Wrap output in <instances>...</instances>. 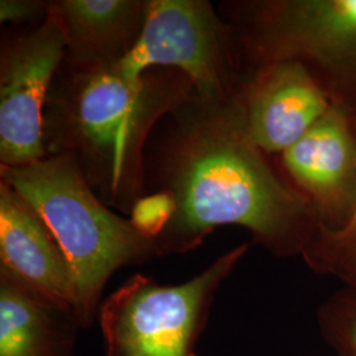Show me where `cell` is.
<instances>
[{"mask_svg":"<svg viewBox=\"0 0 356 356\" xmlns=\"http://www.w3.org/2000/svg\"><path fill=\"white\" fill-rule=\"evenodd\" d=\"M169 116L154 182L172 210L153 239L157 257L191 252L222 226L250 231L276 257H302L322 223L251 139L239 94L225 102L194 94Z\"/></svg>","mask_w":356,"mask_h":356,"instance_id":"1","label":"cell"},{"mask_svg":"<svg viewBox=\"0 0 356 356\" xmlns=\"http://www.w3.org/2000/svg\"><path fill=\"white\" fill-rule=\"evenodd\" d=\"M195 94L189 76L153 67L141 76L118 63L64 64L44 110L48 156H74L92 191L132 214L145 197L144 147L153 127Z\"/></svg>","mask_w":356,"mask_h":356,"instance_id":"2","label":"cell"},{"mask_svg":"<svg viewBox=\"0 0 356 356\" xmlns=\"http://www.w3.org/2000/svg\"><path fill=\"white\" fill-rule=\"evenodd\" d=\"M0 177L38 211L66 254L81 330L98 319L103 291L120 268L157 257L152 238L103 204L74 156L61 153L29 165H0Z\"/></svg>","mask_w":356,"mask_h":356,"instance_id":"3","label":"cell"},{"mask_svg":"<svg viewBox=\"0 0 356 356\" xmlns=\"http://www.w3.org/2000/svg\"><path fill=\"white\" fill-rule=\"evenodd\" d=\"M227 10L248 72L298 63L356 115V0H245Z\"/></svg>","mask_w":356,"mask_h":356,"instance_id":"4","label":"cell"},{"mask_svg":"<svg viewBox=\"0 0 356 356\" xmlns=\"http://www.w3.org/2000/svg\"><path fill=\"white\" fill-rule=\"evenodd\" d=\"M242 243L191 280L161 285L135 273L107 296L98 312L104 356H198L216 293L248 252Z\"/></svg>","mask_w":356,"mask_h":356,"instance_id":"5","label":"cell"},{"mask_svg":"<svg viewBox=\"0 0 356 356\" xmlns=\"http://www.w3.org/2000/svg\"><path fill=\"white\" fill-rule=\"evenodd\" d=\"M118 64L134 76L153 67L179 70L213 102L235 98L247 76L234 28L206 0H149L138 44Z\"/></svg>","mask_w":356,"mask_h":356,"instance_id":"6","label":"cell"},{"mask_svg":"<svg viewBox=\"0 0 356 356\" xmlns=\"http://www.w3.org/2000/svg\"><path fill=\"white\" fill-rule=\"evenodd\" d=\"M66 48L64 26L51 7L42 23L1 45L0 165H29L48 156L44 110Z\"/></svg>","mask_w":356,"mask_h":356,"instance_id":"7","label":"cell"},{"mask_svg":"<svg viewBox=\"0 0 356 356\" xmlns=\"http://www.w3.org/2000/svg\"><path fill=\"white\" fill-rule=\"evenodd\" d=\"M279 157L282 175L313 206L322 227L346 229L356 211L354 115L332 106Z\"/></svg>","mask_w":356,"mask_h":356,"instance_id":"8","label":"cell"},{"mask_svg":"<svg viewBox=\"0 0 356 356\" xmlns=\"http://www.w3.org/2000/svg\"><path fill=\"white\" fill-rule=\"evenodd\" d=\"M239 98L248 134L268 156L291 148L334 106L313 74L294 61L247 72Z\"/></svg>","mask_w":356,"mask_h":356,"instance_id":"9","label":"cell"},{"mask_svg":"<svg viewBox=\"0 0 356 356\" xmlns=\"http://www.w3.org/2000/svg\"><path fill=\"white\" fill-rule=\"evenodd\" d=\"M0 273L74 317V279L66 254L38 211L4 181L0 182Z\"/></svg>","mask_w":356,"mask_h":356,"instance_id":"10","label":"cell"},{"mask_svg":"<svg viewBox=\"0 0 356 356\" xmlns=\"http://www.w3.org/2000/svg\"><path fill=\"white\" fill-rule=\"evenodd\" d=\"M66 36L64 64H114L135 48L147 22L149 0H54Z\"/></svg>","mask_w":356,"mask_h":356,"instance_id":"11","label":"cell"},{"mask_svg":"<svg viewBox=\"0 0 356 356\" xmlns=\"http://www.w3.org/2000/svg\"><path fill=\"white\" fill-rule=\"evenodd\" d=\"M81 327L0 273V356H74Z\"/></svg>","mask_w":356,"mask_h":356,"instance_id":"12","label":"cell"},{"mask_svg":"<svg viewBox=\"0 0 356 356\" xmlns=\"http://www.w3.org/2000/svg\"><path fill=\"white\" fill-rule=\"evenodd\" d=\"M302 260L317 275L356 286V225L338 232L322 229Z\"/></svg>","mask_w":356,"mask_h":356,"instance_id":"13","label":"cell"},{"mask_svg":"<svg viewBox=\"0 0 356 356\" xmlns=\"http://www.w3.org/2000/svg\"><path fill=\"white\" fill-rule=\"evenodd\" d=\"M319 334L334 356H356V286H342L317 310Z\"/></svg>","mask_w":356,"mask_h":356,"instance_id":"14","label":"cell"},{"mask_svg":"<svg viewBox=\"0 0 356 356\" xmlns=\"http://www.w3.org/2000/svg\"><path fill=\"white\" fill-rule=\"evenodd\" d=\"M49 15L48 1L36 0H1L0 22L1 23H42Z\"/></svg>","mask_w":356,"mask_h":356,"instance_id":"15","label":"cell"},{"mask_svg":"<svg viewBox=\"0 0 356 356\" xmlns=\"http://www.w3.org/2000/svg\"><path fill=\"white\" fill-rule=\"evenodd\" d=\"M354 120H355V126H356V115H354ZM356 225V211H355V214H354V218H353V220H351V222H350V225H348V226H347V227H346V229H350V227H353V226H355ZM342 231H343V229H342ZM332 232H334V231H332Z\"/></svg>","mask_w":356,"mask_h":356,"instance_id":"16","label":"cell"}]
</instances>
